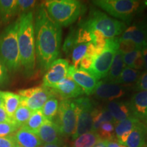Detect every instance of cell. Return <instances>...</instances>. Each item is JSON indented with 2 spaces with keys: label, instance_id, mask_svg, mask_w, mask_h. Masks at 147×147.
<instances>
[{
  "label": "cell",
  "instance_id": "cell-1",
  "mask_svg": "<svg viewBox=\"0 0 147 147\" xmlns=\"http://www.w3.org/2000/svg\"><path fill=\"white\" fill-rule=\"evenodd\" d=\"M34 34L38 67L42 72H46L59 55L62 30L49 16L43 4L35 14Z\"/></svg>",
  "mask_w": 147,
  "mask_h": 147
},
{
  "label": "cell",
  "instance_id": "cell-2",
  "mask_svg": "<svg viewBox=\"0 0 147 147\" xmlns=\"http://www.w3.org/2000/svg\"><path fill=\"white\" fill-rule=\"evenodd\" d=\"M18 44L21 65L27 76L34 74L36 64L34 16L32 11L21 14L18 18Z\"/></svg>",
  "mask_w": 147,
  "mask_h": 147
},
{
  "label": "cell",
  "instance_id": "cell-3",
  "mask_svg": "<svg viewBox=\"0 0 147 147\" xmlns=\"http://www.w3.org/2000/svg\"><path fill=\"white\" fill-rule=\"evenodd\" d=\"M18 20L6 27L0 34V60L10 72H15L21 65L18 44Z\"/></svg>",
  "mask_w": 147,
  "mask_h": 147
},
{
  "label": "cell",
  "instance_id": "cell-4",
  "mask_svg": "<svg viewBox=\"0 0 147 147\" xmlns=\"http://www.w3.org/2000/svg\"><path fill=\"white\" fill-rule=\"evenodd\" d=\"M42 4L49 16L60 27L74 23L84 10V5L77 0H49Z\"/></svg>",
  "mask_w": 147,
  "mask_h": 147
},
{
  "label": "cell",
  "instance_id": "cell-5",
  "mask_svg": "<svg viewBox=\"0 0 147 147\" xmlns=\"http://www.w3.org/2000/svg\"><path fill=\"white\" fill-rule=\"evenodd\" d=\"M80 27L87 29L90 32L99 31L106 38H113L122 34L127 28L126 24L123 22L110 18L106 14L95 9L91 11L89 17L80 24Z\"/></svg>",
  "mask_w": 147,
  "mask_h": 147
},
{
  "label": "cell",
  "instance_id": "cell-6",
  "mask_svg": "<svg viewBox=\"0 0 147 147\" xmlns=\"http://www.w3.org/2000/svg\"><path fill=\"white\" fill-rule=\"evenodd\" d=\"M92 3L125 23L131 21L140 5V2L136 0H95Z\"/></svg>",
  "mask_w": 147,
  "mask_h": 147
},
{
  "label": "cell",
  "instance_id": "cell-7",
  "mask_svg": "<svg viewBox=\"0 0 147 147\" xmlns=\"http://www.w3.org/2000/svg\"><path fill=\"white\" fill-rule=\"evenodd\" d=\"M77 114L76 128L72 140L82 134L93 131V119L95 108L93 102L87 97H81L72 100Z\"/></svg>",
  "mask_w": 147,
  "mask_h": 147
},
{
  "label": "cell",
  "instance_id": "cell-8",
  "mask_svg": "<svg viewBox=\"0 0 147 147\" xmlns=\"http://www.w3.org/2000/svg\"><path fill=\"white\" fill-rule=\"evenodd\" d=\"M119 50V38L106 39V47L103 52L93 60L89 72L97 80L106 78L113 63L114 57Z\"/></svg>",
  "mask_w": 147,
  "mask_h": 147
},
{
  "label": "cell",
  "instance_id": "cell-9",
  "mask_svg": "<svg viewBox=\"0 0 147 147\" xmlns=\"http://www.w3.org/2000/svg\"><path fill=\"white\" fill-rule=\"evenodd\" d=\"M61 136L71 137L76 131L77 114L72 100H62L54 121Z\"/></svg>",
  "mask_w": 147,
  "mask_h": 147
},
{
  "label": "cell",
  "instance_id": "cell-10",
  "mask_svg": "<svg viewBox=\"0 0 147 147\" xmlns=\"http://www.w3.org/2000/svg\"><path fill=\"white\" fill-rule=\"evenodd\" d=\"M18 94L21 96V105L36 111L41 110L49 99L55 97V93L53 89L41 86L20 90Z\"/></svg>",
  "mask_w": 147,
  "mask_h": 147
},
{
  "label": "cell",
  "instance_id": "cell-11",
  "mask_svg": "<svg viewBox=\"0 0 147 147\" xmlns=\"http://www.w3.org/2000/svg\"><path fill=\"white\" fill-rule=\"evenodd\" d=\"M69 63L65 59H57L51 64L43 77L44 87L53 89L67 76Z\"/></svg>",
  "mask_w": 147,
  "mask_h": 147
},
{
  "label": "cell",
  "instance_id": "cell-12",
  "mask_svg": "<svg viewBox=\"0 0 147 147\" xmlns=\"http://www.w3.org/2000/svg\"><path fill=\"white\" fill-rule=\"evenodd\" d=\"M67 76L71 77L75 82L82 88L84 94L87 95L93 94L99 82V80L88 71L76 68L72 65L69 66Z\"/></svg>",
  "mask_w": 147,
  "mask_h": 147
},
{
  "label": "cell",
  "instance_id": "cell-13",
  "mask_svg": "<svg viewBox=\"0 0 147 147\" xmlns=\"http://www.w3.org/2000/svg\"><path fill=\"white\" fill-rule=\"evenodd\" d=\"M125 93V89L119 84L99 81L93 94L101 100L114 101L124 96Z\"/></svg>",
  "mask_w": 147,
  "mask_h": 147
},
{
  "label": "cell",
  "instance_id": "cell-14",
  "mask_svg": "<svg viewBox=\"0 0 147 147\" xmlns=\"http://www.w3.org/2000/svg\"><path fill=\"white\" fill-rule=\"evenodd\" d=\"M55 94L59 95L62 100H70L84 95L83 90L71 77L67 76L53 88Z\"/></svg>",
  "mask_w": 147,
  "mask_h": 147
},
{
  "label": "cell",
  "instance_id": "cell-15",
  "mask_svg": "<svg viewBox=\"0 0 147 147\" xmlns=\"http://www.w3.org/2000/svg\"><path fill=\"white\" fill-rule=\"evenodd\" d=\"M131 115L140 122L147 124V91H138L129 102Z\"/></svg>",
  "mask_w": 147,
  "mask_h": 147
},
{
  "label": "cell",
  "instance_id": "cell-16",
  "mask_svg": "<svg viewBox=\"0 0 147 147\" xmlns=\"http://www.w3.org/2000/svg\"><path fill=\"white\" fill-rule=\"evenodd\" d=\"M124 40L132 41L140 48L146 45L147 35L144 23L137 24L127 27L121 36L119 38V41Z\"/></svg>",
  "mask_w": 147,
  "mask_h": 147
},
{
  "label": "cell",
  "instance_id": "cell-17",
  "mask_svg": "<svg viewBox=\"0 0 147 147\" xmlns=\"http://www.w3.org/2000/svg\"><path fill=\"white\" fill-rule=\"evenodd\" d=\"M36 134L43 144H52L62 140L59 129L54 121L46 119Z\"/></svg>",
  "mask_w": 147,
  "mask_h": 147
},
{
  "label": "cell",
  "instance_id": "cell-18",
  "mask_svg": "<svg viewBox=\"0 0 147 147\" xmlns=\"http://www.w3.org/2000/svg\"><path fill=\"white\" fill-rule=\"evenodd\" d=\"M16 144L21 147H40L43 143L35 132L22 126L13 134Z\"/></svg>",
  "mask_w": 147,
  "mask_h": 147
},
{
  "label": "cell",
  "instance_id": "cell-19",
  "mask_svg": "<svg viewBox=\"0 0 147 147\" xmlns=\"http://www.w3.org/2000/svg\"><path fill=\"white\" fill-rule=\"evenodd\" d=\"M139 121L138 119L131 115L125 120L117 123L115 125V133L119 144L124 146L132 129Z\"/></svg>",
  "mask_w": 147,
  "mask_h": 147
},
{
  "label": "cell",
  "instance_id": "cell-20",
  "mask_svg": "<svg viewBox=\"0 0 147 147\" xmlns=\"http://www.w3.org/2000/svg\"><path fill=\"white\" fill-rule=\"evenodd\" d=\"M147 134L146 125L139 121L134 127L124 146L127 147H144Z\"/></svg>",
  "mask_w": 147,
  "mask_h": 147
},
{
  "label": "cell",
  "instance_id": "cell-21",
  "mask_svg": "<svg viewBox=\"0 0 147 147\" xmlns=\"http://www.w3.org/2000/svg\"><path fill=\"white\" fill-rule=\"evenodd\" d=\"M117 123L123 121L131 115L129 102L110 101L105 107Z\"/></svg>",
  "mask_w": 147,
  "mask_h": 147
},
{
  "label": "cell",
  "instance_id": "cell-22",
  "mask_svg": "<svg viewBox=\"0 0 147 147\" xmlns=\"http://www.w3.org/2000/svg\"><path fill=\"white\" fill-rule=\"evenodd\" d=\"M3 98V107L11 119L21 105V96L18 93L10 91H1Z\"/></svg>",
  "mask_w": 147,
  "mask_h": 147
},
{
  "label": "cell",
  "instance_id": "cell-23",
  "mask_svg": "<svg viewBox=\"0 0 147 147\" xmlns=\"http://www.w3.org/2000/svg\"><path fill=\"white\" fill-rule=\"evenodd\" d=\"M123 55L119 50L117 51L114 57L113 63L110 66L109 72L108 74V76H106V81L114 83L123 70L125 65L124 64Z\"/></svg>",
  "mask_w": 147,
  "mask_h": 147
},
{
  "label": "cell",
  "instance_id": "cell-24",
  "mask_svg": "<svg viewBox=\"0 0 147 147\" xmlns=\"http://www.w3.org/2000/svg\"><path fill=\"white\" fill-rule=\"evenodd\" d=\"M18 13L17 0H0V16L7 23Z\"/></svg>",
  "mask_w": 147,
  "mask_h": 147
},
{
  "label": "cell",
  "instance_id": "cell-25",
  "mask_svg": "<svg viewBox=\"0 0 147 147\" xmlns=\"http://www.w3.org/2000/svg\"><path fill=\"white\" fill-rule=\"evenodd\" d=\"M111 123L114 125H116L117 122L116 121L113 116L110 115L108 110L106 108L102 109H97L95 110L93 119V131L97 132L100 126L104 123Z\"/></svg>",
  "mask_w": 147,
  "mask_h": 147
},
{
  "label": "cell",
  "instance_id": "cell-26",
  "mask_svg": "<svg viewBox=\"0 0 147 147\" xmlns=\"http://www.w3.org/2000/svg\"><path fill=\"white\" fill-rule=\"evenodd\" d=\"M100 140L97 132H89L74 140L71 147H93Z\"/></svg>",
  "mask_w": 147,
  "mask_h": 147
},
{
  "label": "cell",
  "instance_id": "cell-27",
  "mask_svg": "<svg viewBox=\"0 0 147 147\" xmlns=\"http://www.w3.org/2000/svg\"><path fill=\"white\" fill-rule=\"evenodd\" d=\"M59 102L55 97H52L49 99L42 108V113L46 119L49 121H54L57 114Z\"/></svg>",
  "mask_w": 147,
  "mask_h": 147
},
{
  "label": "cell",
  "instance_id": "cell-28",
  "mask_svg": "<svg viewBox=\"0 0 147 147\" xmlns=\"http://www.w3.org/2000/svg\"><path fill=\"white\" fill-rule=\"evenodd\" d=\"M139 70L131 68L129 67H125L123 70L120 74L117 80L114 82L115 84H132L136 82L140 76Z\"/></svg>",
  "mask_w": 147,
  "mask_h": 147
},
{
  "label": "cell",
  "instance_id": "cell-29",
  "mask_svg": "<svg viewBox=\"0 0 147 147\" xmlns=\"http://www.w3.org/2000/svg\"><path fill=\"white\" fill-rule=\"evenodd\" d=\"M46 118L44 117L41 110L33 111L30 118L27 121V122L24 125L25 127L29 129L31 131L36 132L38 131V129L41 127L44 123L45 122Z\"/></svg>",
  "mask_w": 147,
  "mask_h": 147
},
{
  "label": "cell",
  "instance_id": "cell-30",
  "mask_svg": "<svg viewBox=\"0 0 147 147\" xmlns=\"http://www.w3.org/2000/svg\"><path fill=\"white\" fill-rule=\"evenodd\" d=\"M32 112L26 106L20 105L14 113L12 120L16 125L21 127L27 122L32 115Z\"/></svg>",
  "mask_w": 147,
  "mask_h": 147
},
{
  "label": "cell",
  "instance_id": "cell-31",
  "mask_svg": "<svg viewBox=\"0 0 147 147\" xmlns=\"http://www.w3.org/2000/svg\"><path fill=\"white\" fill-rule=\"evenodd\" d=\"M97 133L101 140L110 141L115 139V125L111 123H104L97 129Z\"/></svg>",
  "mask_w": 147,
  "mask_h": 147
},
{
  "label": "cell",
  "instance_id": "cell-32",
  "mask_svg": "<svg viewBox=\"0 0 147 147\" xmlns=\"http://www.w3.org/2000/svg\"><path fill=\"white\" fill-rule=\"evenodd\" d=\"M88 44L78 45L75 46V47L72 49V53H71V61H72L73 63L72 66L76 68H78L80 60L85 56Z\"/></svg>",
  "mask_w": 147,
  "mask_h": 147
},
{
  "label": "cell",
  "instance_id": "cell-33",
  "mask_svg": "<svg viewBox=\"0 0 147 147\" xmlns=\"http://www.w3.org/2000/svg\"><path fill=\"white\" fill-rule=\"evenodd\" d=\"M76 30L75 29H71L68 35L66 37L64 41L62 50L66 55H68L71 51L76 46Z\"/></svg>",
  "mask_w": 147,
  "mask_h": 147
},
{
  "label": "cell",
  "instance_id": "cell-34",
  "mask_svg": "<svg viewBox=\"0 0 147 147\" xmlns=\"http://www.w3.org/2000/svg\"><path fill=\"white\" fill-rule=\"evenodd\" d=\"M92 42L91 32L87 29L80 27L76 30V45L88 44Z\"/></svg>",
  "mask_w": 147,
  "mask_h": 147
},
{
  "label": "cell",
  "instance_id": "cell-35",
  "mask_svg": "<svg viewBox=\"0 0 147 147\" xmlns=\"http://www.w3.org/2000/svg\"><path fill=\"white\" fill-rule=\"evenodd\" d=\"M19 127L14 122H5L0 123V137L12 136L17 131Z\"/></svg>",
  "mask_w": 147,
  "mask_h": 147
},
{
  "label": "cell",
  "instance_id": "cell-36",
  "mask_svg": "<svg viewBox=\"0 0 147 147\" xmlns=\"http://www.w3.org/2000/svg\"><path fill=\"white\" fill-rule=\"evenodd\" d=\"M91 32L92 36V43L99 49L104 51L106 47L107 38L104 36L102 32H99V31L94 30Z\"/></svg>",
  "mask_w": 147,
  "mask_h": 147
},
{
  "label": "cell",
  "instance_id": "cell-37",
  "mask_svg": "<svg viewBox=\"0 0 147 147\" xmlns=\"http://www.w3.org/2000/svg\"><path fill=\"white\" fill-rule=\"evenodd\" d=\"M140 49H141V48L130 40L119 41V51L123 55L132 52V51Z\"/></svg>",
  "mask_w": 147,
  "mask_h": 147
},
{
  "label": "cell",
  "instance_id": "cell-38",
  "mask_svg": "<svg viewBox=\"0 0 147 147\" xmlns=\"http://www.w3.org/2000/svg\"><path fill=\"white\" fill-rule=\"evenodd\" d=\"M18 13H25L32 11L36 4V1L34 0H17Z\"/></svg>",
  "mask_w": 147,
  "mask_h": 147
},
{
  "label": "cell",
  "instance_id": "cell-39",
  "mask_svg": "<svg viewBox=\"0 0 147 147\" xmlns=\"http://www.w3.org/2000/svg\"><path fill=\"white\" fill-rule=\"evenodd\" d=\"M135 89L138 91H147V71L140 76L135 84Z\"/></svg>",
  "mask_w": 147,
  "mask_h": 147
},
{
  "label": "cell",
  "instance_id": "cell-40",
  "mask_svg": "<svg viewBox=\"0 0 147 147\" xmlns=\"http://www.w3.org/2000/svg\"><path fill=\"white\" fill-rule=\"evenodd\" d=\"M140 50V49L132 51V52L126 53V54H124L123 55L124 64L126 67H132V65H133L134 60H135L136 57H137L138 53Z\"/></svg>",
  "mask_w": 147,
  "mask_h": 147
},
{
  "label": "cell",
  "instance_id": "cell-41",
  "mask_svg": "<svg viewBox=\"0 0 147 147\" xmlns=\"http://www.w3.org/2000/svg\"><path fill=\"white\" fill-rule=\"evenodd\" d=\"M9 80L8 70L3 62L0 60V85L6 84Z\"/></svg>",
  "mask_w": 147,
  "mask_h": 147
},
{
  "label": "cell",
  "instance_id": "cell-42",
  "mask_svg": "<svg viewBox=\"0 0 147 147\" xmlns=\"http://www.w3.org/2000/svg\"><path fill=\"white\" fill-rule=\"evenodd\" d=\"M17 146L13 135L0 137V147H15Z\"/></svg>",
  "mask_w": 147,
  "mask_h": 147
},
{
  "label": "cell",
  "instance_id": "cell-43",
  "mask_svg": "<svg viewBox=\"0 0 147 147\" xmlns=\"http://www.w3.org/2000/svg\"><path fill=\"white\" fill-rule=\"evenodd\" d=\"M144 59H143L141 50H140L138 53L137 57L134 60L131 68L136 69V70H140V69H144Z\"/></svg>",
  "mask_w": 147,
  "mask_h": 147
},
{
  "label": "cell",
  "instance_id": "cell-44",
  "mask_svg": "<svg viewBox=\"0 0 147 147\" xmlns=\"http://www.w3.org/2000/svg\"><path fill=\"white\" fill-rule=\"evenodd\" d=\"M93 60L94 59H93L88 57L87 56H84V57L80 60V63H79V65H80V67H79V68L84 69V70L85 71H89L90 68L91 67Z\"/></svg>",
  "mask_w": 147,
  "mask_h": 147
},
{
  "label": "cell",
  "instance_id": "cell-45",
  "mask_svg": "<svg viewBox=\"0 0 147 147\" xmlns=\"http://www.w3.org/2000/svg\"><path fill=\"white\" fill-rule=\"evenodd\" d=\"M5 122H13V121L6 113L3 107H0V123Z\"/></svg>",
  "mask_w": 147,
  "mask_h": 147
},
{
  "label": "cell",
  "instance_id": "cell-46",
  "mask_svg": "<svg viewBox=\"0 0 147 147\" xmlns=\"http://www.w3.org/2000/svg\"><path fill=\"white\" fill-rule=\"evenodd\" d=\"M141 53H142L143 59H144V68L146 71H147V44L142 46L140 49Z\"/></svg>",
  "mask_w": 147,
  "mask_h": 147
},
{
  "label": "cell",
  "instance_id": "cell-47",
  "mask_svg": "<svg viewBox=\"0 0 147 147\" xmlns=\"http://www.w3.org/2000/svg\"><path fill=\"white\" fill-rule=\"evenodd\" d=\"M40 147H67V145L65 142H63V140H61L59 142L52 143V144H43Z\"/></svg>",
  "mask_w": 147,
  "mask_h": 147
},
{
  "label": "cell",
  "instance_id": "cell-48",
  "mask_svg": "<svg viewBox=\"0 0 147 147\" xmlns=\"http://www.w3.org/2000/svg\"><path fill=\"white\" fill-rule=\"evenodd\" d=\"M121 144L118 142L117 139L112 140L108 141L107 147H120Z\"/></svg>",
  "mask_w": 147,
  "mask_h": 147
},
{
  "label": "cell",
  "instance_id": "cell-49",
  "mask_svg": "<svg viewBox=\"0 0 147 147\" xmlns=\"http://www.w3.org/2000/svg\"><path fill=\"white\" fill-rule=\"evenodd\" d=\"M108 141L104 140H100L93 147H107Z\"/></svg>",
  "mask_w": 147,
  "mask_h": 147
},
{
  "label": "cell",
  "instance_id": "cell-50",
  "mask_svg": "<svg viewBox=\"0 0 147 147\" xmlns=\"http://www.w3.org/2000/svg\"><path fill=\"white\" fill-rule=\"evenodd\" d=\"M0 107H3V98L1 91H0Z\"/></svg>",
  "mask_w": 147,
  "mask_h": 147
},
{
  "label": "cell",
  "instance_id": "cell-51",
  "mask_svg": "<svg viewBox=\"0 0 147 147\" xmlns=\"http://www.w3.org/2000/svg\"><path fill=\"white\" fill-rule=\"evenodd\" d=\"M144 23V26H145V29H146V35H147V23Z\"/></svg>",
  "mask_w": 147,
  "mask_h": 147
},
{
  "label": "cell",
  "instance_id": "cell-52",
  "mask_svg": "<svg viewBox=\"0 0 147 147\" xmlns=\"http://www.w3.org/2000/svg\"><path fill=\"white\" fill-rule=\"evenodd\" d=\"M120 147H127V146H123V145H121V146Z\"/></svg>",
  "mask_w": 147,
  "mask_h": 147
},
{
  "label": "cell",
  "instance_id": "cell-53",
  "mask_svg": "<svg viewBox=\"0 0 147 147\" xmlns=\"http://www.w3.org/2000/svg\"><path fill=\"white\" fill-rule=\"evenodd\" d=\"M15 147H21V146H18V145H17V146H16Z\"/></svg>",
  "mask_w": 147,
  "mask_h": 147
}]
</instances>
